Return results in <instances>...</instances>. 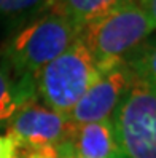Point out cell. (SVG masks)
<instances>
[{"label":"cell","mask_w":156,"mask_h":158,"mask_svg":"<svg viewBox=\"0 0 156 158\" xmlns=\"http://www.w3.org/2000/svg\"><path fill=\"white\" fill-rule=\"evenodd\" d=\"M156 31V24L134 0L115 8L78 31L100 72L126 61Z\"/></svg>","instance_id":"6da1fadb"},{"label":"cell","mask_w":156,"mask_h":158,"mask_svg":"<svg viewBox=\"0 0 156 158\" xmlns=\"http://www.w3.org/2000/svg\"><path fill=\"white\" fill-rule=\"evenodd\" d=\"M78 29L66 18L43 13L24 24L2 48V66L16 77L34 78L77 40Z\"/></svg>","instance_id":"7a4b0ae2"},{"label":"cell","mask_w":156,"mask_h":158,"mask_svg":"<svg viewBox=\"0 0 156 158\" xmlns=\"http://www.w3.org/2000/svg\"><path fill=\"white\" fill-rule=\"evenodd\" d=\"M100 75L91 51L77 37L66 51L34 77L37 99L54 112L69 115Z\"/></svg>","instance_id":"3957f363"},{"label":"cell","mask_w":156,"mask_h":158,"mask_svg":"<svg viewBox=\"0 0 156 158\" xmlns=\"http://www.w3.org/2000/svg\"><path fill=\"white\" fill-rule=\"evenodd\" d=\"M124 158H156V86L139 78L112 117Z\"/></svg>","instance_id":"277c9868"},{"label":"cell","mask_w":156,"mask_h":158,"mask_svg":"<svg viewBox=\"0 0 156 158\" xmlns=\"http://www.w3.org/2000/svg\"><path fill=\"white\" fill-rule=\"evenodd\" d=\"M73 125L67 115L30 101L22 106L6 125V136L18 152L34 150L48 145H61L70 141Z\"/></svg>","instance_id":"5b68a950"},{"label":"cell","mask_w":156,"mask_h":158,"mask_svg":"<svg viewBox=\"0 0 156 158\" xmlns=\"http://www.w3.org/2000/svg\"><path fill=\"white\" fill-rule=\"evenodd\" d=\"M132 81L134 72L127 62L121 61L115 64L85 93L77 106L70 110L67 118L73 125L110 120L127 94Z\"/></svg>","instance_id":"8992f818"},{"label":"cell","mask_w":156,"mask_h":158,"mask_svg":"<svg viewBox=\"0 0 156 158\" xmlns=\"http://www.w3.org/2000/svg\"><path fill=\"white\" fill-rule=\"evenodd\" d=\"M69 144L85 158H124L112 118L75 125Z\"/></svg>","instance_id":"52a82bcc"},{"label":"cell","mask_w":156,"mask_h":158,"mask_svg":"<svg viewBox=\"0 0 156 158\" xmlns=\"http://www.w3.org/2000/svg\"><path fill=\"white\" fill-rule=\"evenodd\" d=\"M30 101H38L34 78L16 77L0 66V128H6L13 115Z\"/></svg>","instance_id":"ba28073f"},{"label":"cell","mask_w":156,"mask_h":158,"mask_svg":"<svg viewBox=\"0 0 156 158\" xmlns=\"http://www.w3.org/2000/svg\"><path fill=\"white\" fill-rule=\"evenodd\" d=\"M127 2L131 0H53L48 11L66 18L80 31Z\"/></svg>","instance_id":"9c48e42d"},{"label":"cell","mask_w":156,"mask_h":158,"mask_svg":"<svg viewBox=\"0 0 156 158\" xmlns=\"http://www.w3.org/2000/svg\"><path fill=\"white\" fill-rule=\"evenodd\" d=\"M53 0H0V18L13 24L30 23L46 13Z\"/></svg>","instance_id":"30bf717a"},{"label":"cell","mask_w":156,"mask_h":158,"mask_svg":"<svg viewBox=\"0 0 156 158\" xmlns=\"http://www.w3.org/2000/svg\"><path fill=\"white\" fill-rule=\"evenodd\" d=\"M126 62L139 78L156 86V43H143Z\"/></svg>","instance_id":"8fae6325"},{"label":"cell","mask_w":156,"mask_h":158,"mask_svg":"<svg viewBox=\"0 0 156 158\" xmlns=\"http://www.w3.org/2000/svg\"><path fill=\"white\" fill-rule=\"evenodd\" d=\"M0 158H18L16 145L6 134H0Z\"/></svg>","instance_id":"7c38bea8"},{"label":"cell","mask_w":156,"mask_h":158,"mask_svg":"<svg viewBox=\"0 0 156 158\" xmlns=\"http://www.w3.org/2000/svg\"><path fill=\"white\" fill-rule=\"evenodd\" d=\"M134 2L139 6H142L146 11V15H148L153 19V23L156 24V0H134Z\"/></svg>","instance_id":"4fadbf2b"},{"label":"cell","mask_w":156,"mask_h":158,"mask_svg":"<svg viewBox=\"0 0 156 158\" xmlns=\"http://www.w3.org/2000/svg\"><path fill=\"white\" fill-rule=\"evenodd\" d=\"M61 158H85V156H80L78 153H75V152H73V148L70 147V144L67 142V144H66V148H64V153H62Z\"/></svg>","instance_id":"5bb4252c"}]
</instances>
